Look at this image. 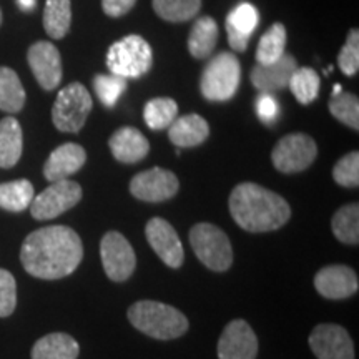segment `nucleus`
<instances>
[{
    "instance_id": "41",
    "label": "nucleus",
    "mask_w": 359,
    "mask_h": 359,
    "mask_svg": "<svg viewBox=\"0 0 359 359\" xmlns=\"http://www.w3.org/2000/svg\"><path fill=\"white\" fill-rule=\"evenodd\" d=\"M338 93H341V85H334V92H333V95H338Z\"/></svg>"
},
{
    "instance_id": "27",
    "label": "nucleus",
    "mask_w": 359,
    "mask_h": 359,
    "mask_svg": "<svg viewBox=\"0 0 359 359\" xmlns=\"http://www.w3.org/2000/svg\"><path fill=\"white\" fill-rule=\"evenodd\" d=\"M34 185L29 180H13L0 185V208L12 213H20L34 200Z\"/></svg>"
},
{
    "instance_id": "15",
    "label": "nucleus",
    "mask_w": 359,
    "mask_h": 359,
    "mask_svg": "<svg viewBox=\"0 0 359 359\" xmlns=\"http://www.w3.org/2000/svg\"><path fill=\"white\" fill-rule=\"evenodd\" d=\"M145 236L161 262L170 268H180L185 259L183 245L175 228L163 218H151L145 226Z\"/></svg>"
},
{
    "instance_id": "21",
    "label": "nucleus",
    "mask_w": 359,
    "mask_h": 359,
    "mask_svg": "<svg viewBox=\"0 0 359 359\" xmlns=\"http://www.w3.org/2000/svg\"><path fill=\"white\" fill-rule=\"evenodd\" d=\"M210 135V125L203 116L190 114L177 116L168 127L170 142L178 148H191L203 143Z\"/></svg>"
},
{
    "instance_id": "14",
    "label": "nucleus",
    "mask_w": 359,
    "mask_h": 359,
    "mask_svg": "<svg viewBox=\"0 0 359 359\" xmlns=\"http://www.w3.org/2000/svg\"><path fill=\"white\" fill-rule=\"evenodd\" d=\"M30 70L40 87L47 92L55 90L62 82V57L55 45L50 42H35L27 52Z\"/></svg>"
},
{
    "instance_id": "12",
    "label": "nucleus",
    "mask_w": 359,
    "mask_h": 359,
    "mask_svg": "<svg viewBox=\"0 0 359 359\" xmlns=\"http://www.w3.org/2000/svg\"><path fill=\"white\" fill-rule=\"evenodd\" d=\"M309 348L318 359H354L351 336L343 326L325 323L309 334Z\"/></svg>"
},
{
    "instance_id": "40",
    "label": "nucleus",
    "mask_w": 359,
    "mask_h": 359,
    "mask_svg": "<svg viewBox=\"0 0 359 359\" xmlns=\"http://www.w3.org/2000/svg\"><path fill=\"white\" fill-rule=\"evenodd\" d=\"M17 4H19V7L24 12H30L37 6V0H17Z\"/></svg>"
},
{
    "instance_id": "5",
    "label": "nucleus",
    "mask_w": 359,
    "mask_h": 359,
    "mask_svg": "<svg viewBox=\"0 0 359 359\" xmlns=\"http://www.w3.org/2000/svg\"><path fill=\"white\" fill-rule=\"evenodd\" d=\"M190 245L196 258L212 271H226L233 264L230 238L212 223H196L190 230Z\"/></svg>"
},
{
    "instance_id": "37",
    "label": "nucleus",
    "mask_w": 359,
    "mask_h": 359,
    "mask_svg": "<svg viewBox=\"0 0 359 359\" xmlns=\"http://www.w3.org/2000/svg\"><path fill=\"white\" fill-rule=\"evenodd\" d=\"M17 306V283L11 271L0 268V318H7Z\"/></svg>"
},
{
    "instance_id": "10",
    "label": "nucleus",
    "mask_w": 359,
    "mask_h": 359,
    "mask_svg": "<svg viewBox=\"0 0 359 359\" xmlns=\"http://www.w3.org/2000/svg\"><path fill=\"white\" fill-rule=\"evenodd\" d=\"M100 257L107 276L111 281H127L137 268V255L133 246L118 231L105 233L100 241Z\"/></svg>"
},
{
    "instance_id": "18",
    "label": "nucleus",
    "mask_w": 359,
    "mask_h": 359,
    "mask_svg": "<svg viewBox=\"0 0 359 359\" xmlns=\"http://www.w3.org/2000/svg\"><path fill=\"white\" fill-rule=\"evenodd\" d=\"M298 69V62L293 55L285 53L280 60L268 65H257L251 70L250 79L253 87L263 93L278 92L288 87L291 75Z\"/></svg>"
},
{
    "instance_id": "3",
    "label": "nucleus",
    "mask_w": 359,
    "mask_h": 359,
    "mask_svg": "<svg viewBox=\"0 0 359 359\" xmlns=\"http://www.w3.org/2000/svg\"><path fill=\"white\" fill-rule=\"evenodd\" d=\"M128 320L143 334L155 339H175L187 333L188 320L180 309L158 302H137L128 309Z\"/></svg>"
},
{
    "instance_id": "23",
    "label": "nucleus",
    "mask_w": 359,
    "mask_h": 359,
    "mask_svg": "<svg viewBox=\"0 0 359 359\" xmlns=\"http://www.w3.org/2000/svg\"><path fill=\"white\" fill-rule=\"evenodd\" d=\"M79 343L67 333H50L40 338L32 348V359H77Z\"/></svg>"
},
{
    "instance_id": "17",
    "label": "nucleus",
    "mask_w": 359,
    "mask_h": 359,
    "mask_svg": "<svg viewBox=\"0 0 359 359\" xmlns=\"http://www.w3.org/2000/svg\"><path fill=\"white\" fill-rule=\"evenodd\" d=\"M87 161V151L79 143H64L57 147L43 165V177L48 182H60L77 173Z\"/></svg>"
},
{
    "instance_id": "36",
    "label": "nucleus",
    "mask_w": 359,
    "mask_h": 359,
    "mask_svg": "<svg viewBox=\"0 0 359 359\" xmlns=\"http://www.w3.org/2000/svg\"><path fill=\"white\" fill-rule=\"evenodd\" d=\"M338 64L339 69L344 75L353 77L358 74L359 70V32L358 29L349 30L346 43L341 48L338 55Z\"/></svg>"
},
{
    "instance_id": "19",
    "label": "nucleus",
    "mask_w": 359,
    "mask_h": 359,
    "mask_svg": "<svg viewBox=\"0 0 359 359\" xmlns=\"http://www.w3.org/2000/svg\"><path fill=\"white\" fill-rule=\"evenodd\" d=\"M258 11L257 7L248 2L240 4L226 17V34L228 43L233 50L245 52L248 48L250 37L258 25Z\"/></svg>"
},
{
    "instance_id": "1",
    "label": "nucleus",
    "mask_w": 359,
    "mask_h": 359,
    "mask_svg": "<svg viewBox=\"0 0 359 359\" xmlns=\"http://www.w3.org/2000/svg\"><path fill=\"white\" fill-rule=\"evenodd\" d=\"M83 258L79 233L65 224H53L30 233L20 248L25 271L39 280H60L72 275Z\"/></svg>"
},
{
    "instance_id": "33",
    "label": "nucleus",
    "mask_w": 359,
    "mask_h": 359,
    "mask_svg": "<svg viewBox=\"0 0 359 359\" xmlns=\"http://www.w3.org/2000/svg\"><path fill=\"white\" fill-rule=\"evenodd\" d=\"M330 111L336 120L353 130H359V100L353 93H338L330 100Z\"/></svg>"
},
{
    "instance_id": "22",
    "label": "nucleus",
    "mask_w": 359,
    "mask_h": 359,
    "mask_svg": "<svg viewBox=\"0 0 359 359\" xmlns=\"http://www.w3.org/2000/svg\"><path fill=\"white\" fill-rule=\"evenodd\" d=\"M24 150L22 127L13 116L0 120V168H12L19 163Z\"/></svg>"
},
{
    "instance_id": "35",
    "label": "nucleus",
    "mask_w": 359,
    "mask_h": 359,
    "mask_svg": "<svg viewBox=\"0 0 359 359\" xmlns=\"http://www.w3.org/2000/svg\"><path fill=\"white\" fill-rule=\"evenodd\" d=\"M334 182L341 187L356 188L359 185V154L351 151L336 161L333 168Z\"/></svg>"
},
{
    "instance_id": "8",
    "label": "nucleus",
    "mask_w": 359,
    "mask_h": 359,
    "mask_svg": "<svg viewBox=\"0 0 359 359\" xmlns=\"http://www.w3.org/2000/svg\"><path fill=\"white\" fill-rule=\"evenodd\" d=\"M316 142L306 133H291L283 137L271 151V161L281 173H299L316 160Z\"/></svg>"
},
{
    "instance_id": "24",
    "label": "nucleus",
    "mask_w": 359,
    "mask_h": 359,
    "mask_svg": "<svg viewBox=\"0 0 359 359\" xmlns=\"http://www.w3.org/2000/svg\"><path fill=\"white\" fill-rule=\"evenodd\" d=\"M218 42V24L212 17H200L195 22L188 37V50L191 57L203 60L212 55Z\"/></svg>"
},
{
    "instance_id": "20",
    "label": "nucleus",
    "mask_w": 359,
    "mask_h": 359,
    "mask_svg": "<svg viewBox=\"0 0 359 359\" xmlns=\"http://www.w3.org/2000/svg\"><path fill=\"white\" fill-rule=\"evenodd\" d=\"M111 155L122 163H138L150 151V143L140 130L133 127L118 128L109 142Z\"/></svg>"
},
{
    "instance_id": "16",
    "label": "nucleus",
    "mask_w": 359,
    "mask_h": 359,
    "mask_svg": "<svg viewBox=\"0 0 359 359\" xmlns=\"http://www.w3.org/2000/svg\"><path fill=\"white\" fill-rule=\"evenodd\" d=\"M314 288L323 298L346 299L359 288L358 275L353 268L344 266V264H331L316 273Z\"/></svg>"
},
{
    "instance_id": "13",
    "label": "nucleus",
    "mask_w": 359,
    "mask_h": 359,
    "mask_svg": "<svg viewBox=\"0 0 359 359\" xmlns=\"http://www.w3.org/2000/svg\"><path fill=\"white\" fill-rule=\"evenodd\" d=\"M258 338L245 320H233L218 339V359H257Z\"/></svg>"
},
{
    "instance_id": "6",
    "label": "nucleus",
    "mask_w": 359,
    "mask_h": 359,
    "mask_svg": "<svg viewBox=\"0 0 359 359\" xmlns=\"http://www.w3.org/2000/svg\"><path fill=\"white\" fill-rule=\"evenodd\" d=\"M241 79V67L236 55L222 52L213 57L201 74V95L210 102H226L235 97Z\"/></svg>"
},
{
    "instance_id": "34",
    "label": "nucleus",
    "mask_w": 359,
    "mask_h": 359,
    "mask_svg": "<svg viewBox=\"0 0 359 359\" xmlns=\"http://www.w3.org/2000/svg\"><path fill=\"white\" fill-rule=\"evenodd\" d=\"M93 88H95L98 100H100L107 109L115 105L118 97L122 95L127 88V79L118 77V75H95L93 79Z\"/></svg>"
},
{
    "instance_id": "7",
    "label": "nucleus",
    "mask_w": 359,
    "mask_h": 359,
    "mask_svg": "<svg viewBox=\"0 0 359 359\" xmlns=\"http://www.w3.org/2000/svg\"><path fill=\"white\" fill-rule=\"evenodd\" d=\"M93 102L82 83L74 82L58 92L52 107V122L64 133H79L87 122Z\"/></svg>"
},
{
    "instance_id": "2",
    "label": "nucleus",
    "mask_w": 359,
    "mask_h": 359,
    "mask_svg": "<svg viewBox=\"0 0 359 359\" xmlns=\"http://www.w3.org/2000/svg\"><path fill=\"white\" fill-rule=\"evenodd\" d=\"M230 213L238 226L250 233L280 230L291 218L288 201L257 183H240L230 195Z\"/></svg>"
},
{
    "instance_id": "4",
    "label": "nucleus",
    "mask_w": 359,
    "mask_h": 359,
    "mask_svg": "<svg viewBox=\"0 0 359 359\" xmlns=\"http://www.w3.org/2000/svg\"><path fill=\"white\" fill-rule=\"evenodd\" d=\"M154 64L150 43L140 35H127L109 48L107 67L110 74L123 79H138L145 75Z\"/></svg>"
},
{
    "instance_id": "32",
    "label": "nucleus",
    "mask_w": 359,
    "mask_h": 359,
    "mask_svg": "<svg viewBox=\"0 0 359 359\" xmlns=\"http://www.w3.org/2000/svg\"><path fill=\"white\" fill-rule=\"evenodd\" d=\"M154 11L160 19L173 22L191 20L201 8V0H151Z\"/></svg>"
},
{
    "instance_id": "25",
    "label": "nucleus",
    "mask_w": 359,
    "mask_h": 359,
    "mask_svg": "<svg viewBox=\"0 0 359 359\" xmlns=\"http://www.w3.org/2000/svg\"><path fill=\"white\" fill-rule=\"evenodd\" d=\"M72 24L70 0H47L43 8V29L50 39H64Z\"/></svg>"
},
{
    "instance_id": "30",
    "label": "nucleus",
    "mask_w": 359,
    "mask_h": 359,
    "mask_svg": "<svg viewBox=\"0 0 359 359\" xmlns=\"http://www.w3.org/2000/svg\"><path fill=\"white\" fill-rule=\"evenodd\" d=\"M288 87L302 105H309L313 100H316L318 93H320L321 79L309 67H298L291 75Z\"/></svg>"
},
{
    "instance_id": "42",
    "label": "nucleus",
    "mask_w": 359,
    "mask_h": 359,
    "mask_svg": "<svg viewBox=\"0 0 359 359\" xmlns=\"http://www.w3.org/2000/svg\"><path fill=\"white\" fill-rule=\"evenodd\" d=\"M0 24H2V11H0Z\"/></svg>"
},
{
    "instance_id": "9",
    "label": "nucleus",
    "mask_w": 359,
    "mask_h": 359,
    "mask_svg": "<svg viewBox=\"0 0 359 359\" xmlns=\"http://www.w3.org/2000/svg\"><path fill=\"white\" fill-rule=\"evenodd\" d=\"M82 187L77 182H72L69 178L53 182L40 195L34 196L30 203V213L40 222L53 219L74 208L82 200Z\"/></svg>"
},
{
    "instance_id": "38",
    "label": "nucleus",
    "mask_w": 359,
    "mask_h": 359,
    "mask_svg": "<svg viewBox=\"0 0 359 359\" xmlns=\"http://www.w3.org/2000/svg\"><path fill=\"white\" fill-rule=\"evenodd\" d=\"M257 111L263 122L271 123L278 115V103L271 93H263L257 102Z\"/></svg>"
},
{
    "instance_id": "29",
    "label": "nucleus",
    "mask_w": 359,
    "mask_h": 359,
    "mask_svg": "<svg viewBox=\"0 0 359 359\" xmlns=\"http://www.w3.org/2000/svg\"><path fill=\"white\" fill-rule=\"evenodd\" d=\"M286 48V29L283 24H273L263 37L259 39L257 48V60L259 65H268L280 60L285 55Z\"/></svg>"
},
{
    "instance_id": "11",
    "label": "nucleus",
    "mask_w": 359,
    "mask_h": 359,
    "mask_svg": "<svg viewBox=\"0 0 359 359\" xmlns=\"http://www.w3.org/2000/svg\"><path fill=\"white\" fill-rule=\"evenodd\" d=\"M180 183L177 175L165 168H150L135 175L130 182V193L135 198L160 203V201L173 198L178 193Z\"/></svg>"
},
{
    "instance_id": "39",
    "label": "nucleus",
    "mask_w": 359,
    "mask_h": 359,
    "mask_svg": "<svg viewBox=\"0 0 359 359\" xmlns=\"http://www.w3.org/2000/svg\"><path fill=\"white\" fill-rule=\"evenodd\" d=\"M137 0H102L103 12L109 17H122L132 11Z\"/></svg>"
},
{
    "instance_id": "28",
    "label": "nucleus",
    "mask_w": 359,
    "mask_h": 359,
    "mask_svg": "<svg viewBox=\"0 0 359 359\" xmlns=\"http://www.w3.org/2000/svg\"><path fill=\"white\" fill-rule=\"evenodd\" d=\"M331 230L336 240L346 245L359 243V205L351 203L341 206L331 219Z\"/></svg>"
},
{
    "instance_id": "31",
    "label": "nucleus",
    "mask_w": 359,
    "mask_h": 359,
    "mask_svg": "<svg viewBox=\"0 0 359 359\" xmlns=\"http://www.w3.org/2000/svg\"><path fill=\"white\" fill-rule=\"evenodd\" d=\"M178 115V105L173 98L160 97L154 98L145 105L143 118L148 128L151 130H167Z\"/></svg>"
},
{
    "instance_id": "26",
    "label": "nucleus",
    "mask_w": 359,
    "mask_h": 359,
    "mask_svg": "<svg viewBox=\"0 0 359 359\" xmlns=\"http://www.w3.org/2000/svg\"><path fill=\"white\" fill-rule=\"evenodd\" d=\"M25 105V90L19 75L8 67H0V110L19 114Z\"/></svg>"
}]
</instances>
